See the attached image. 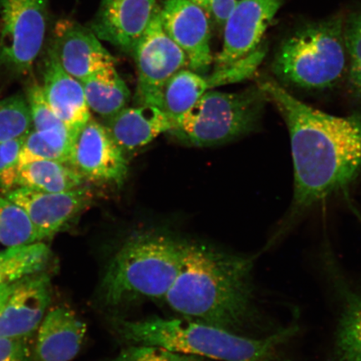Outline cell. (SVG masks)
I'll return each instance as SVG.
<instances>
[{
  "label": "cell",
  "mask_w": 361,
  "mask_h": 361,
  "mask_svg": "<svg viewBox=\"0 0 361 361\" xmlns=\"http://www.w3.org/2000/svg\"><path fill=\"white\" fill-rule=\"evenodd\" d=\"M283 116L290 133L295 192L288 215L261 252L272 250L299 216L344 190L361 171V113L336 116L314 109L274 80L259 84Z\"/></svg>",
  "instance_id": "1"
},
{
  "label": "cell",
  "mask_w": 361,
  "mask_h": 361,
  "mask_svg": "<svg viewBox=\"0 0 361 361\" xmlns=\"http://www.w3.org/2000/svg\"><path fill=\"white\" fill-rule=\"evenodd\" d=\"M258 255L187 242L182 268L165 301L183 319L238 335L264 337L282 327L266 310L255 276Z\"/></svg>",
  "instance_id": "2"
},
{
  "label": "cell",
  "mask_w": 361,
  "mask_h": 361,
  "mask_svg": "<svg viewBox=\"0 0 361 361\" xmlns=\"http://www.w3.org/2000/svg\"><path fill=\"white\" fill-rule=\"evenodd\" d=\"M113 327L130 345H148L215 361H287V348L299 332L296 320L272 335L250 337L186 319L115 320Z\"/></svg>",
  "instance_id": "3"
},
{
  "label": "cell",
  "mask_w": 361,
  "mask_h": 361,
  "mask_svg": "<svg viewBox=\"0 0 361 361\" xmlns=\"http://www.w3.org/2000/svg\"><path fill=\"white\" fill-rule=\"evenodd\" d=\"M187 242L157 233L128 239L112 256L99 287L108 308L164 299L182 268Z\"/></svg>",
  "instance_id": "4"
},
{
  "label": "cell",
  "mask_w": 361,
  "mask_h": 361,
  "mask_svg": "<svg viewBox=\"0 0 361 361\" xmlns=\"http://www.w3.org/2000/svg\"><path fill=\"white\" fill-rule=\"evenodd\" d=\"M341 16L301 27L281 44L273 70L282 82L298 88L335 87L348 72Z\"/></svg>",
  "instance_id": "5"
},
{
  "label": "cell",
  "mask_w": 361,
  "mask_h": 361,
  "mask_svg": "<svg viewBox=\"0 0 361 361\" xmlns=\"http://www.w3.org/2000/svg\"><path fill=\"white\" fill-rule=\"evenodd\" d=\"M267 101L259 85L233 93L209 90L169 133L194 147L223 145L255 132Z\"/></svg>",
  "instance_id": "6"
},
{
  "label": "cell",
  "mask_w": 361,
  "mask_h": 361,
  "mask_svg": "<svg viewBox=\"0 0 361 361\" xmlns=\"http://www.w3.org/2000/svg\"><path fill=\"white\" fill-rule=\"evenodd\" d=\"M49 0H0V66L11 73L32 71L43 48Z\"/></svg>",
  "instance_id": "7"
},
{
  "label": "cell",
  "mask_w": 361,
  "mask_h": 361,
  "mask_svg": "<svg viewBox=\"0 0 361 361\" xmlns=\"http://www.w3.org/2000/svg\"><path fill=\"white\" fill-rule=\"evenodd\" d=\"M319 268L336 301V322L323 361H361V286L342 269L333 248L319 252Z\"/></svg>",
  "instance_id": "8"
},
{
  "label": "cell",
  "mask_w": 361,
  "mask_h": 361,
  "mask_svg": "<svg viewBox=\"0 0 361 361\" xmlns=\"http://www.w3.org/2000/svg\"><path fill=\"white\" fill-rule=\"evenodd\" d=\"M157 6L147 28L133 49L137 69V105L161 109L162 92L171 76L188 66L186 55L165 32Z\"/></svg>",
  "instance_id": "9"
},
{
  "label": "cell",
  "mask_w": 361,
  "mask_h": 361,
  "mask_svg": "<svg viewBox=\"0 0 361 361\" xmlns=\"http://www.w3.org/2000/svg\"><path fill=\"white\" fill-rule=\"evenodd\" d=\"M85 182L121 186L128 173L125 152L104 126L90 118L76 135L69 161Z\"/></svg>",
  "instance_id": "10"
},
{
  "label": "cell",
  "mask_w": 361,
  "mask_h": 361,
  "mask_svg": "<svg viewBox=\"0 0 361 361\" xmlns=\"http://www.w3.org/2000/svg\"><path fill=\"white\" fill-rule=\"evenodd\" d=\"M26 212L42 241L55 236L94 201L87 185L64 192H42L17 188L4 195Z\"/></svg>",
  "instance_id": "11"
},
{
  "label": "cell",
  "mask_w": 361,
  "mask_h": 361,
  "mask_svg": "<svg viewBox=\"0 0 361 361\" xmlns=\"http://www.w3.org/2000/svg\"><path fill=\"white\" fill-rule=\"evenodd\" d=\"M283 0H243L230 13L224 25L222 49L215 59L214 71L224 69L259 47Z\"/></svg>",
  "instance_id": "12"
},
{
  "label": "cell",
  "mask_w": 361,
  "mask_h": 361,
  "mask_svg": "<svg viewBox=\"0 0 361 361\" xmlns=\"http://www.w3.org/2000/svg\"><path fill=\"white\" fill-rule=\"evenodd\" d=\"M160 16L165 32L186 55L189 69L206 73L214 61L209 13L188 0H166Z\"/></svg>",
  "instance_id": "13"
},
{
  "label": "cell",
  "mask_w": 361,
  "mask_h": 361,
  "mask_svg": "<svg viewBox=\"0 0 361 361\" xmlns=\"http://www.w3.org/2000/svg\"><path fill=\"white\" fill-rule=\"evenodd\" d=\"M51 301L47 270L22 279L0 310V337L32 338Z\"/></svg>",
  "instance_id": "14"
},
{
  "label": "cell",
  "mask_w": 361,
  "mask_h": 361,
  "mask_svg": "<svg viewBox=\"0 0 361 361\" xmlns=\"http://www.w3.org/2000/svg\"><path fill=\"white\" fill-rule=\"evenodd\" d=\"M63 69L80 81L98 71L115 66V58L92 30L78 21H57L51 45Z\"/></svg>",
  "instance_id": "15"
},
{
  "label": "cell",
  "mask_w": 361,
  "mask_h": 361,
  "mask_svg": "<svg viewBox=\"0 0 361 361\" xmlns=\"http://www.w3.org/2000/svg\"><path fill=\"white\" fill-rule=\"evenodd\" d=\"M157 6V0H102L89 28L99 39L133 54Z\"/></svg>",
  "instance_id": "16"
},
{
  "label": "cell",
  "mask_w": 361,
  "mask_h": 361,
  "mask_svg": "<svg viewBox=\"0 0 361 361\" xmlns=\"http://www.w3.org/2000/svg\"><path fill=\"white\" fill-rule=\"evenodd\" d=\"M40 85L54 113L68 128L78 133L92 118L82 84L63 69L51 47L44 59Z\"/></svg>",
  "instance_id": "17"
},
{
  "label": "cell",
  "mask_w": 361,
  "mask_h": 361,
  "mask_svg": "<svg viewBox=\"0 0 361 361\" xmlns=\"http://www.w3.org/2000/svg\"><path fill=\"white\" fill-rule=\"evenodd\" d=\"M87 324L66 307L49 310L36 331L35 361H71L87 336Z\"/></svg>",
  "instance_id": "18"
},
{
  "label": "cell",
  "mask_w": 361,
  "mask_h": 361,
  "mask_svg": "<svg viewBox=\"0 0 361 361\" xmlns=\"http://www.w3.org/2000/svg\"><path fill=\"white\" fill-rule=\"evenodd\" d=\"M106 128L117 145L126 152L148 145L161 134L169 133L173 124L160 108L138 105L125 107L108 118Z\"/></svg>",
  "instance_id": "19"
},
{
  "label": "cell",
  "mask_w": 361,
  "mask_h": 361,
  "mask_svg": "<svg viewBox=\"0 0 361 361\" xmlns=\"http://www.w3.org/2000/svg\"><path fill=\"white\" fill-rule=\"evenodd\" d=\"M85 179L71 166L53 160H35L20 164L18 188L42 192H64L87 185Z\"/></svg>",
  "instance_id": "20"
},
{
  "label": "cell",
  "mask_w": 361,
  "mask_h": 361,
  "mask_svg": "<svg viewBox=\"0 0 361 361\" xmlns=\"http://www.w3.org/2000/svg\"><path fill=\"white\" fill-rule=\"evenodd\" d=\"M80 82L90 111L106 118L124 109L130 101V90L115 66L103 68Z\"/></svg>",
  "instance_id": "21"
},
{
  "label": "cell",
  "mask_w": 361,
  "mask_h": 361,
  "mask_svg": "<svg viewBox=\"0 0 361 361\" xmlns=\"http://www.w3.org/2000/svg\"><path fill=\"white\" fill-rule=\"evenodd\" d=\"M209 90L207 78L192 70H180L165 85L161 110L173 126Z\"/></svg>",
  "instance_id": "22"
},
{
  "label": "cell",
  "mask_w": 361,
  "mask_h": 361,
  "mask_svg": "<svg viewBox=\"0 0 361 361\" xmlns=\"http://www.w3.org/2000/svg\"><path fill=\"white\" fill-rule=\"evenodd\" d=\"M78 133L71 130H30L23 142L20 165L35 160H53L68 164L72 145Z\"/></svg>",
  "instance_id": "23"
},
{
  "label": "cell",
  "mask_w": 361,
  "mask_h": 361,
  "mask_svg": "<svg viewBox=\"0 0 361 361\" xmlns=\"http://www.w3.org/2000/svg\"><path fill=\"white\" fill-rule=\"evenodd\" d=\"M52 258L44 242L7 248L0 252V284L47 270Z\"/></svg>",
  "instance_id": "24"
},
{
  "label": "cell",
  "mask_w": 361,
  "mask_h": 361,
  "mask_svg": "<svg viewBox=\"0 0 361 361\" xmlns=\"http://www.w3.org/2000/svg\"><path fill=\"white\" fill-rule=\"evenodd\" d=\"M42 242L26 212L6 197H0V243L7 248Z\"/></svg>",
  "instance_id": "25"
},
{
  "label": "cell",
  "mask_w": 361,
  "mask_h": 361,
  "mask_svg": "<svg viewBox=\"0 0 361 361\" xmlns=\"http://www.w3.org/2000/svg\"><path fill=\"white\" fill-rule=\"evenodd\" d=\"M32 128L28 102L22 94L0 101V143L25 137Z\"/></svg>",
  "instance_id": "26"
},
{
  "label": "cell",
  "mask_w": 361,
  "mask_h": 361,
  "mask_svg": "<svg viewBox=\"0 0 361 361\" xmlns=\"http://www.w3.org/2000/svg\"><path fill=\"white\" fill-rule=\"evenodd\" d=\"M344 35L350 88L356 97L361 98V11L351 13L345 21Z\"/></svg>",
  "instance_id": "27"
},
{
  "label": "cell",
  "mask_w": 361,
  "mask_h": 361,
  "mask_svg": "<svg viewBox=\"0 0 361 361\" xmlns=\"http://www.w3.org/2000/svg\"><path fill=\"white\" fill-rule=\"evenodd\" d=\"M264 56L265 49L259 47L250 55L233 63V65L224 69L214 71L213 74L207 78L209 89L214 90L216 87L240 82L250 78L263 61Z\"/></svg>",
  "instance_id": "28"
},
{
  "label": "cell",
  "mask_w": 361,
  "mask_h": 361,
  "mask_svg": "<svg viewBox=\"0 0 361 361\" xmlns=\"http://www.w3.org/2000/svg\"><path fill=\"white\" fill-rule=\"evenodd\" d=\"M107 361H215L166 349L164 347L148 345H132Z\"/></svg>",
  "instance_id": "29"
},
{
  "label": "cell",
  "mask_w": 361,
  "mask_h": 361,
  "mask_svg": "<svg viewBox=\"0 0 361 361\" xmlns=\"http://www.w3.org/2000/svg\"><path fill=\"white\" fill-rule=\"evenodd\" d=\"M26 100L30 107L32 130L43 132L49 130L70 129L59 118L45 101L42 85L36 83L31 85L27 90Z\"/></svg>",
  "instance_id": "30"
},
{
  "label": "cell",
  "mask_w": 361,
  "mask_h": 361,
  "mask_svg": "<svg viewBox=\"0 0 361 361\" xmlns=\"http://www.w3.org/2000/svg\"><path fill=\"white\" fill-rule=\"evenodd\" d=\"M24 137L0 143V193L3 196L18 188L20 154Z\"/></svg>",
  "instance_id": "31"
},
{
  "label": "cell",
  "mask_w": 361,
  "mask_h": 361,
  "mask_svg": "<svg viewBox=\"0 0 361 361\" xmlns=\"http://www.w3.org/2000/svg\"><path fill=\"white\" fill-rule=\"evenodd\" d=\"M31 338L0 337V361H35Z\"/></svg>",
  "instance_id": "32"
},
{
  "label": "cell",
  "mask_w": 361,
  "mask_h": 361,
  "mask_svg": "<svg viewBox=\"0 0 361 361\" xmlns=\"http://www.w3.org/2000/svg\"><path fill=\"white\" fill-rule=\"evenodd\" d=\"M243 0H214L211 16H214L216 25L224 27L230 13Z\"/></svg>",
  "instance_id": "33"
},
{
  "label": "cell",
  "mask_w": 361,
  "mask_h": 361,
  "mask_svg": "<svg viewBox=\"0 0 361 361\" xmlns=\"http://www.w3.org/2000/svg\"><path fill=\"white\" fill-rule=\"evenodd\" d=\"M22 279L0 284V310H1L4 305L6 304V302L8 299V297L11 296L13 291L19 286Z\"/></svg>",
  "instance_id": "34"
},
{
  "label": "cell",
  "mask_w": 361,
  "mask_h": 361,
  "mask_svg": "<svg viewBox=\"0 0 361 361\" xmlns=\"http://www.w3.org/2000/svg\"><path fill=\"white\" fill-rule=\"evenodd\" d=\"M188 1L195 4L196 6H200L211 16L212 7H213L214 0H188Z\"/></svg>",
  "instance_id": "35"
}]
</instances>
